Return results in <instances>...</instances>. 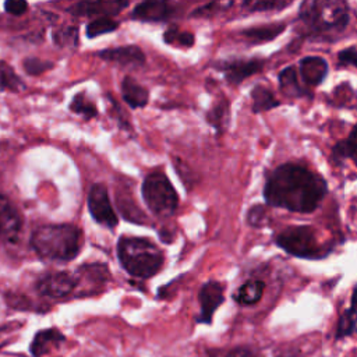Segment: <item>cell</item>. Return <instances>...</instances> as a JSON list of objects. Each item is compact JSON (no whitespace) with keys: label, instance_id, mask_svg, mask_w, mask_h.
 <instances>
[{"label":"cell","instance_id":"obj_1","mask_svg":"<svg viewBox=\"0 0 357 357\" xmlns=\"http://www.w3.org/2000/svg\"><path fill=\"white\" fill-rule=\"evenodd\" d=\"M326 191L328 184L318 173L297 163H283L268 173L264 199L275 208L310 213L319 206Z\"/></svg>","mask_w":357,"mask_h":357},{"label":"cell","instance_id":"obj_2","mask_svg":"<svg viewBox=\"0 0 357 357\" xmlns=\"http://www.w3.org/2000/svg\"><path fill=\"white\" fill-rule=\"evenodd\" d=\"M82 230L71 223L43 225L31 234V247L45 261L68 262L82 248Z\"/></svg>","mask_w":357,"mask_h":357},{"label":"cell","instance_id":"obj_3","mask_svg":"<svg viewBox=\"0 0 357 357\" xmlns=\"http://www.w3.org/2000/svg\"><path fill=\"white\" fill-rule=\"evenodd\" d=\"M117 257L127 273L138 279L156 275L163 265V252L144 237L121 236L117 241Z\"/></svg>","mask_w":357,"mask_h":357},{"label":"cell","instance_id":"obj_4","mask_svg":"<svg viewBox=\"0 0 357 357\" xmlns=\"http://www.w3.org/2000/svg\"><path fill=\"white\" fill-rule=\"evenodd\" d=\"M298 20L312 35L342 32L349 22V6L344 1H304L298 10Z\"/></svg>","mask_w":357,"mask_h":357},{"label":"cell","instance_id":"obj_5","mask_svg":"<svg viewBox=\"0 0 357 357\" xmlns=\"http://www.w3.org/2000/svg\"><path fill=\"white\" fill-rule=\"evenodd\" d=\"M141 192L145 205L155 216L169 218L178 206V195L167 176L162 172L149 173L144 178Z\"/></svg>","mask_w":357,"mask_h":357},{"label":"cell","instance_id":"obj_6","mask_svg":"<svg viewBox=\"0 0 357 357\" xmlns=\"http://www.w3.org/2000/svg\"><path fill=\"white\" fill-rule=\"evenodd\" d=\"M278 247L297 258H325L331 248H325L318 241L317 231L312 226H290L280 231L275 238Z\"/></svg>","mask_w":357,"mask_h":357},{"label":"cell","instance_id":"obj_7","mask_svg":"<svg viewBox=\"0 0 357 357\" xmlns=\"http://www.w3.org/2000/svg\"><path fill=\"white\" fill-rule=\"evenodd\" d=\"M77 287H78L77 276L64 271L47 272L36 280L38 293L40 296L50 297V298L67 297Z\"/></svg>","mask_w":357,"mask_h":357},{"label":"cell","instance_id":"obj_8","mask_svg":"<svg viewBox=\"0 0 357 357\" xmlns=\"http://www.w3.org/2000/svg\"><path fill=\"white\" fill-rule=\"evenodd\" d=\"M88 209L91 216L102 226L113 229L117 225V215L112 206L107 190L103 184L96 183L88 194Z\"/></svg>","mask_w":357,"mask_h":357},{"label":"cell","instance_id":"obj_9","mask_svg":"<svg viewBox=\"0 0 357 357\" xmlns=\"http://www.w3.org/2000/svg\"><path fill=\"white\" fill-rule=\"evenodd\" d=\"M22 229V216L18 208L0 194V238L6 243H17Z\"/></svg>","mask_w":357,"mask_h":357},{"label":"cell","instance_id":"obj_10","mask_svg":"<svg viewBox=\"0 0 357 357\" xmlns=\"http://www.w3.org/2000/svg\"><path fill=\"white\" fill-rule=\"evenodd\" d=\"M225 287L216 280H208L204 283L198 293V301L201 305V312L197 318V322L211 324L212 317L218 307L225 301Z\"/></svg>","mask_w":357,"mask_h":357},{"label":"cell","instance_id":"obj_11","mask_svg":"<svg viewBox=\"0 0 357 357\" xmlns=\"http://www.w3.org/2000/svg\"><path fill=\"white\" fill-rule=\"evenodd\" d=\"M264 67V60L261 59H234L227 61H220L216 68L223 73L229 84H240L247 77L261 71Z\"/></svg>","mask_w":357,"mask_h":357},{"label":"cell","instance_id":"obj_12","mask_svg":"<svg viewBox=\"0 0 357 357\" xmlns=\"http://www.w3.org/2000/svg\"><path fill=\"white\" fill-rule=\"evenodd\" d=\"M128 6L127 1H78L68 7V13L73 15H99V17H110L119 14L123 8Z\"/></svg>","mask_w":357,"mask_h":357},{"label":"cell","instance_id":"obj_13","mask_svg":"<svg viewBox=\"0 0 357 357\" xmlns=\"http://www.w3.org/2000/svg\"><path fill=\"white\" fill-rule=\"evenodd\" d=\"M64 342L66 336L59 329L46 328L35 333L29 344V353L32 357H43L50 351L59 349Z\"/></svg>","mask_w":357,"mask_h":357},{"label":"cell","instance_id":"obj_14","mask_svg":"<svg viewBox=\"0 0 357 357\" xmlns=\"http://www.w3.org/2000/svg\"><path fill=\"white\" fill-rule=\"evenodd\" d=\"M102 60L117 63L121 66H142L145 63L144 52L135 45H127L120 47L103 49L98 53Z\"/></svg>","mask_w":357,"mask_h":357},{"label":"cell","instance_id":"obj_15","mask_svg":"<svg viewBox=\"0 0 357 357\" xmlns=\"http://www.w3.org/2000/svg\"><path fill=\"white\" fill-rule=\"evenodd\" d=\"M174 7L167 1H142L137 4L131 13V17L141 21H163L173 15Z\"/></svg>","mask_w":357,"mask_h":357},{"label":"cell","instance_id":"obj_16","mask_svg":"<svg viewBox=\"0 0 357 357\" xmlns=\"http://www.w3.org/2000/svg\"><path fill=\"white\" fill-rule=\"evenodd\" d=\"M298 66L300 75L307 85L317 86L328 75V63L319 56H305L300 60Z\"/></svg>","mask_w":357,"mask_h":357},{"label":"cell","instance_id":"obj_17","mask_svg":"<svg viewBox=\"0 0 357 357\" xmlns=\"http://www.w3.org/2000/svg\"><path fill=\"white\" fill-rule=\"evenodd\" d=\"M121 96L124 102L132 107H144L148 103L149 92L145 86L138 84L132 77H126L121 82Z\"/></svg>","mask_w":357,"mask_h":357},{"label":"cell","instance_id":"obj_18","mask_svg":"<svg viewBox=\"0 0 357 357\" xmlns=\"http://www.w3.org/2000/svg\"><path fill=\"white\" fill-rule=\"evenodd\" d=\"M286 25L282 22H272L268 25H259V26H252L248 29L241 31V36H244L248 42L252 45L255 43H264L268 40L275 39L284 31Z\"/></svg>","mask_w":357,"mask_h":357},{"label":"cell","instance_id":"obj_19","mask_svg":"<svg viewBox=\"0 0 357 357\" xmlns=\"http://www.w3.org/2000/svg\"><path fill=\"white\" fill-rule=\"evenodd\" d=\"M279 88L280 91L290 96V98H303V96H311L305 88H303V85L298 82V77H297V71L293 66H289L286 68H283L279 73Z\"/></svg>","mask_w":357,"mask_h":357},{"label":"cell","instance_id":"obj_20","mask_svg":"<svg viewBox=\"0 0 357 357\" xmlns=\"http://www.w3.org/2000/svg\"><path fill=\"white\" fill-rule=\"evenodd\" d=\"M264 290L265 283L262 280H247L237 289V291L233 294V298L241 305H252L261 300Z\"/></svg>","mask_w":357,"mask_h":357},{"label":"cell","instance_id":"obj_21","mask_svg":"<svg viewBox=\"0 0 357 357\" xmlns=\"http://www.w3.org/2000/svg\"><path fill=\"white\" fill-rule=\"evenodd\" d=\"M251 99H252L251 109L254 113H262L280 105L279 100L272 93V91L264 85H255L252 88Z\"/></svg>","mask_w":357,"mask_h":357},{"label":"cell","instance_id":"obj_22","mask_svg":"<svg viewBox=\"0 0 357 357\" xmlns=\"http://www.w3.org/2000/svg\"><path fill=\"white\" fill-rule=\"evenodd\" d=\"M333 159L342 160V159H351L354 165L357 166V124L350 131L349 137L346 139H342L336 142L333 146Z\"/></svg>","mask_w":357,"mask_h":357},{"label":"cell","instance_id":"obj_23","mask_svg":"<svg viewBox=\"0 0 357 357\" xmlns=\"http://www.w3.org/2000/svg\"><path fill=\"white\" fill-rule=\"evenodd\" d=\"M78 273L81 276H77L78 280L86 279L91 283L95 284H105L110 279V273L106 265L103 264H86L78 268Z\"/></svg>","mask_w":357,"mask_h":357},{"label":"cell","instance_id":"obj_24","mask_svg":"<svg viewBox=\"0 0 357 357\" xmlns=\"http://www.w3.org/2000/svg\"><path fill=\"white\" fill-rule=\"evenodd\" d=\"M24 88H25L24 82L15 74L13 67L4 61H0V92H4V91L17 92Z\"/></svg>","mask_w":357,"mask_h":357},{"label":"cell","instance_id":"obj_25","mask_svg":"<svg viewBox=\"0 0 357 357\" xmlns=\"http://www.w3.org/2000/svg\"><path fill=\"white\" fill-rule=\"evenodd\" d=\"M229 103L226 99H222L218 103H215L212 109L208 112L206 120L220 132L229 123Z\"/></svg>","mask_w":357,"mask_h":357},{"label":"cell","instance_id":"obj_26","mask_svg":"<svg viewBox=\"0 0 357 357\" xmlns=\"http://www.w3.org/2000/svg\"><path fill=\"white\" fill-rule=\"evenodd\" d=\"M70 110L75 114H79L81 117H84L85 120H91L93 117L98 116V109L96 106L91 102V99L86 98V95L84 92L77 93L71 103H70Z\"/></svg>","mask_w":357,"mask_h":357},{"label":"cell","instance_id":"obj_27","mask_svg":"<svg viewBox=\"0 0 357 357\" xmlns=\"http://www.w3.org/2000/svg\"><path fill=\"white\" fill-rule=\"evenodd\" d=\"M163 40L169 45L174 46H183V47H191L194 45V35L187 31L178 29L177 25H170L163 35Z\"/></svg>","mask_w":357,"mask_h":357},{"label":"cell","instance_id":"obj_28","mask_svg":"<svg viewBox=\"0 0 357 357\" xmlns=\"http://www.w3.org/2000/svg\"><path fill=\"white\" fill-rule=\"evenodd\" d=\"M119 26V22L112 20L110 17H98L86 25V36L96 38L103 33H109Z\"/></svg>","mask_w":357,"mask_h":357},{"label":"cell","instance_id":"obj_29","mask_svg":"<svg viewBox=\"0 0 357 357\" xmlns=\"http://www.w3.org/2000/svg\"><path fill=\"white\" fill-rule=\"evenodd\" d=\"M53 40L59 46H75L78 42V29L75 26H63L53 33Z\"/></svg>","mask_w":357,"mask_h":357},{"label":"cell","instance_id":"obj_30","mask_svg":"<svg viewBox=\"0 0 357 357\" xmlns=\"http://www.w3.org/2000/svg\"><path fill=\"white\" fill-rule=\"evenodd\" d=\"M22 66H24V70L26 74L39 75V74L50 70L53 67V63L47 61V60H42L39 57H26V59H24Z\"/></svg>","mask_w":357,"mask_h":357},{"label":"cell","instance_id":"obj_31","mask_svg":"<svg viewBox=\"0 0 357 357\" xmlns=\"http://www.w3.org/2000/svg\"><path fill=\"white\" fill-rule=\"evenodd\" d=\"M354 331H356V322H354L351 314L346 310V311L342 314V317L339 318V322H337V326H336V339L349 336V335H351Z\"/></svg>","mask_w":357,"mask_h":357},{"label":"cell","instance_id":"obj_32","mask_svg":"<svg viewBox=\"0 0 357 357\" xmlns=\"http://www.w3.org/2000/svg\"><path fill=\"white\" fill-rule=\"evenodd\" d=\"M289 1H245L243 6L248 11H268V10H276L287 7Z\"/></svg>","mask_w":357,"mask_h":357},{"label":"cell","instance_id":"obj_33","mask_svg":"<svg viewBox=\"0 0 357 357\" xmlns=\"http://www.w3.org/2000/svg\"><path fill=\"white\" fill-rule=\"evenodd\" d=\"M266 222V211L262 205H255L252 208L248 209L247 212V223L254 226V227H259L262 225H265Z\"/></svg>","mask_w":357,"mask_h":357},{"label":"cell","instance_id":"obj_34","mask_svg":"<svg viewBox=\"0 0 357 357\" xmlns=\"http://www.w3.org/2000/svg\"><path fill=\"white\" fill-rule=\"evenodd\" d=\"M209 357H259L258 353L245 349V347H236L230 350H218L212 353Z\"/></svg>","mask_w":357,"mask_h":357},{"label":"cell","instance_id":"obj_35","mask_svg":"<svg viewBox=\"0 0 357 357\" xmlns=\"http://www.w3.org/2000/svg\"><path fill=\"white\" fill-rule=\"evenodd\" d=\"M231 3H209L205 6L198 7L197 10H194V13H191V17H209L213 13H216L215 8H225V7H230Z\"/></svg>","mask_w":357,"mask_h":357},{"label":"cell","instance_id":"obj_36","mask_svg":"<svg viewBox=\"0 0 357 357\" xmlns=\"http://www.w3.org/2000/svg\"><path fill=\"white\" fill-rule=\"evenodd\" d=\"M337 59L342 64H350L357 67V45L349 46L337 53Z\"/></svg>","mask_w":357,"mask_h":357},{"label":"cell","instance_id":"obj_37","mask_svg":"<svg viewBox=\"0 0 357 357\" xmlns=\"http://www.w3.org/2000/svg\"><path fill=\"white\" fill-rule=\"evenodd\" d=\"M4 10L11 15H22L28 10V3L22 0H8L4 3Z\"/></svg>","mask_w":357,"mask_h":357},{"label":"cell","instance_id":"obj_38","mask_svg":"<svg viewBox=\"0 0 357 357\" xmlns=\"http://www.w3.org/2000/svg\"><path fill=\"white\" fill-rule=\"evenodd\" d=\"M347 311L351 314V317H353V319H354V322H356V325H357V286H356L354 290H353V294H351V304H350V308H349Z\"/></svg>","mask_w":357,"mask_h":357},{"label":"cell","instance_id":"obj_39","mask_svg":"<svg viewBox=\"0 0 357 357\" xmlns=\"http://www.w3.org/2000/svg\"><path fill=\"white\" fill-rule=\"evenodd\" d=\"M284 357H293V356H291V354H290V356H284Z\"/></svg>","mask_w":357,"mask_h":357}]
</instances>
